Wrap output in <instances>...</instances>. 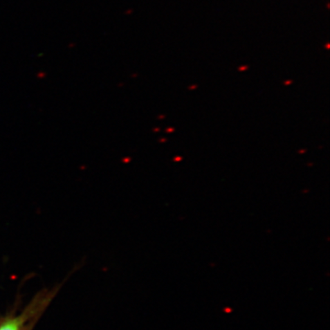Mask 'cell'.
<instances>
[{
	"label": "cell",
	"mask_w": 330,
	"mask_h": 330,
	"mask_svg": "<svg viewBox=\"0 0 330 330\" xmlns=\"http://www.w3.org/2000/svg\"><path fill=\"white\" fill-rule=\"evenodd\" d=\"M36 307L26 310L23 314L19 316L11 317L5 320L0 324V330H21L24 323L28 321V318L33 314V310Z\"/></svg>",
	"instance_id": "cell-1"
},
{
	"label": "cell",
	"mask_w": 330,
	"mask_h": 330,
	"mask_svg": "<svg viewBox=\"0 0 330 330\" xmlns=\"http://www.w3.org/2000/svg\"><path fill=\"white\" fill-rule=\"evenodd\" d=\"M31 327H32L31 325H30H30H28V326H26L25 327H23L21 330H30V329H31Z\"/></svg>",
	"instance_id": "cell-2"
}]
</instances>
